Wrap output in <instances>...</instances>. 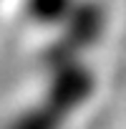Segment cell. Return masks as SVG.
I'll list each match as a JSON object with an SVG mask.
<instances>
[{
	"instance_id": "cell-3",
	"label": "cell",
	"mask_w": 126,
	"mask_h": 129,
	"mask_svg": "<svg viewBox=\"0 0 126 129\" xmlns=\"http://www.w3.org/2000/svg\"><path fill=\"white\" fill-rule=\"evenodd\" d=\"M60 116L63 114H58L50 104H40L38 109H30V111H25L10 129H58V124H60Z\"/></svg>"
},
{
	"instance_id": "cell-1",
	"label": "cell",
	"mask_w": 126,
	"mask_h": 129,
	"mask_svg": "<svg viewBox=\"0 0 126 129\" xmlns=\"http://www.w3.org/2000/svg\"><path fill=\"white\" fill-rule=\"evenodd\" d=\"M88 94H91V74L78 63H66L55 69L45 94V104H50L58 114H66L76 109Z\"/></svg>"
},
{
	"instance_id": "cell-2",
	"label": "cell",
	"mask_w": 126,
	"mask_h": 129,
	"mask_svg": "<svg viewBox=\"0 0 126 129\" xmlns=\"http://www.w3.org/2000/svg\"><path fill=\"white\" fill-rule=\"evenodd\" d=\"M73 10H76L73 0H28V13L40 23L68 20Z\"/></svg>"
}]
</instances>
